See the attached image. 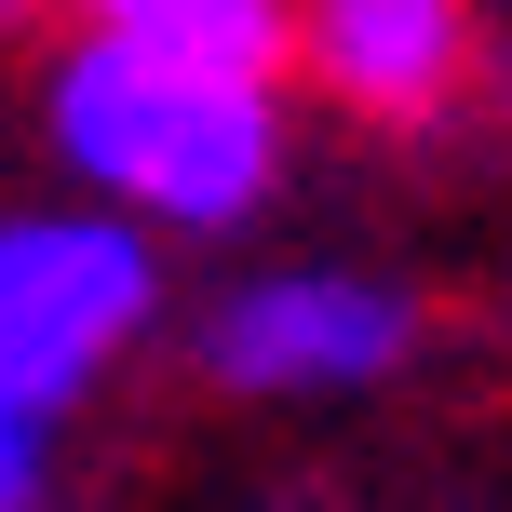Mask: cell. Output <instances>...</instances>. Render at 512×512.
<instances>
[{"instance_id":"6da1fadb","label":"cell","mask_w":512,"mask_h":512,"mask_svg":"<svg viewBox=\"0 0 512 512\" xmlns=\"http://www.w3.org/2000/svg\"><path fill=\"white\" fill-rule=\"evenodd\" d=\"M41 135L135 230H230L283 176V81H230V68H189L162 41L81 27L41 81Z\"/></svg>"},{"instance_id":"7a4b0ae2","label":"cell","mask_w":512,"mask_h":512,"mask_svg":"<svg viewBox=\"0 0 512 512\" xmlns=\"http://www.w3.org/2000/svg\"><path fill=\"white\" fill-rule=\"evenodd\" d=\"M162 256L122 203H41L0 216V391L41 418H68L108 364L149 337Z\"/></svg>"},{"instance_id":"3957f363","label":"cell","mask_w":512,"mask_h":512,"mask_svg":"<svg viewBox=\"0 0 512 512\" xmlns=\"http://www.w3.org/2000/svg\"><path fill=\"white\" fill-rule=\"evenodd\" d=\"M418 351V297L378 270H270L230 283L203 324V364L230 391H378Z\"/></svg>"},{"instance_id":"277c9868","label":"cell","mask_w":512,"mask_h":512,"mask_svg":"<svg viewBox=\"0 0 512 512\" xmlns=\"http://www.w3.org/2000/svg\"><path fill=\"white\" fill-rule=\"evenodd\" d=\"M297 68L351 122H445L472 95V0H297Z\"/></svg>"},{"instance_id":"5b68a950","label":"cell","mask_w":512,"mask_h":512,"mask_svg":"<svg viewBox=\"0 0 512 512\" xmlns=\"http://www.w3.org/2000/svg\"><path fill=\"white\" fill-rule=\"evenodd\" d=\"M68 14L108 27V41H162L189 68H230V81L297 68V0H68Z\"/></svg>"},{"instance_id":"8992f818","label":"cell","mask_w":512,"mask_h":512,"mask_svg":"<svg viewBox=\"0 0 512 512\" xmlns=\"http://www.w3.org/2000/svg\"><path fill=\"white\" fill-rule=\"evenodd\" d=\"M41 486H54V418L0 391V512H41Z\"/></svg>"},{"instance_id":"52a82bcc","label":"cell","mask_w":512,"mask_h":512,"mask_svg":"<svg viewBox=\"0 0 512 512\" xmlns=\"http://www.w3.org/2000/svg\"><path fill=\"white\" fill-rule=\"evenodd\" d=\"M14 14H27V0H0V27H14Z\"/></svg>"}]
</instances>
